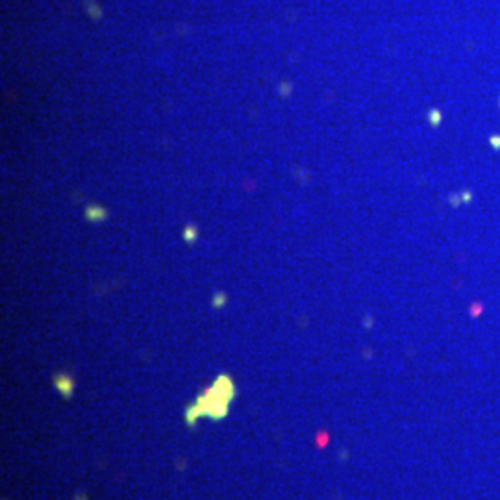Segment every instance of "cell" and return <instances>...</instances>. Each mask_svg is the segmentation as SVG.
Wrapping results in <instances>:
<instances>
[{
	"label": "cell",
	"instance_id": "obj_1",
	"mask_svg": "<svg viewBox=\"0 0 500 500\" xmlns=\"http://www.w3.org/2000/svg\"><path fill=\"white\" fill-rule=\"evenodd\" d=\"M58 387H62V393L65 395V397H71L72 383H71V380H69V378H63V380H60V382H58Z\"/></svg>",
	"mask_w": 500,
	"mask_h": 500
}]
</instances>
